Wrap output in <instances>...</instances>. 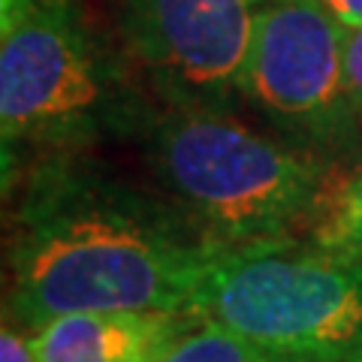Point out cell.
Segmentation results:
<instances>
[{
	"label": "cell",
	"instance_id": "8",
	"mask_svg": "<svg viewBox=\"0 0 362 362\" xmlns=\"http://www.w3.org/2000/svg\"><path fill=\"white\" fill-rule=\"evenodd\" d=\"M187 326L163 350L157 362H293L287 356L275 354V350L254 344L251 338L226 329L221 323L197 320L194 329H187Z\"/></svg>",
	"mask_w": 362,
	"mask_h": 362
},
{
	"label": "cell",
	"instance_id": "7",
	"mask_svg": "<svg viewBox=\"0 0 362 362\" xmlns=\"http://www.w3.org/2000/svg\"><path fill=\"white\" fill-rule=\"evenodd\" d=\"M194 320L169 311H82L30 332L37 362H157Z\"/></svg>",
	"mask_w": 362,
	"mask_h": 362
},
{
	"label": "cell",
	"instance_id": "12",
	"mask_svg": "<svg viewBox=\"0 0 362 362\" xmlns=\"http://www.w3.org/2000/svg\"><path fill=\"white\" fill-rule=\"evenodd\" d=\"M323 4L332 9V16L341 21L347 30L362 25V0H323Z\"/></svg>",
	"mask_w": 362,
	"mask_h": 362
},
{
	"label": "cell",
	"instance_id": "4",
	"mask_svg": "<svg viewBox=\"0 0 362 362\" xmlns=\"http://www.w3.org/2000/svg\"><path fill=\"white\" fill-rule=\"evenodd\" d=\"M136 124H148L142 100L73 0H0L4 157L25 145H85Z\"/></svg>",
	"mask_w": 362,
	"mask_h": 362
},
{
	"label": "cell",
	"instance_id": "9",
	"mask_svg": "<svg viewBox=\"0 0 362 362\" xmlns=\"http://www.w3.org/2000/svg\"><path fill=\"white\" fill-rule=\"evenodd\" d=\"M314 242L338 254L362 257V169L332 199L314 233Z\"/></svg>",
	"mask_w": 362,
	"mask_h": 362
},
{
	"label": "cell",
	"instance_id": "5",
	"mask_svg": "<svg viewBox=\"0 0 362 362\" xmlns=\"http://www.w3.org/2000/svg\"><path fill=\"white\" fill-rule=\"evenodd\" d=\"M344 40L347 28L323 0L257 6L242 100L308 154L341 145L359 124L344 82Z\"/></svg>",
	"mask_w": 362,
	"mask_h": 362
},
{
	"label": "cell",
	"instance_id": "13",
	"mask_svg": "<svg viewBox=\"0 0 362 362\" xmlns=\"http://www.w3.org/2000/svg\"><path fill=\"white\" fill-rule=\"evenodd\" d=\"M259 4H272V0H254V6H259Z\"/></svg>",
	"mask_w": 362,
	"mask_h": 362
},
{
	"label": "cell",
	"instance_id": "11",
	"mask_svg": "<svg viewBox=\"0 0 362 362\" xmlns=\"http://www.w3.org/2000/svg\"><path fill=\"white\" fill-rule=\"evenodd\" d=\"M0 362H37L33 356V341L30 335H25L16 323H4V332H0Z\"/></svg>",
	"mask_w": 362,
	"mask_h": 362
},
{
	"label": "cell",
	"instance_id": "10",
	"mask_svg": "<svg viewBox=\"0 0 362 362\" xmlns=\"http://www.w3.org/2000/svg\"><path fill=\"white\" fill-rule=\"evenodd\" d=\"M344 82L350 109H354L356 121H362V25L347 30L344 40Z\"/></svg>",
	"mask_w": 362,
	"mask_h": 362
},
{
	"label": "cell",
	"instance_id": "1",
	"mask_svg": "<svg viewBox=\"0 0 362 362\" xmlns=\"http://www.w3.org/2000/svg\"><path fill=\"white\" fill-rule=\"evenodd\" d=\"M209 247L160 194L54 157L16 211L13 320L33 332L82 311L187 314Z\"/></svg>",
	"mask_w": 362,
	"mask_h": 362
},
{
	"label": "cell",
	"instance_id": "2",
	"mask_svg": "<svg viewBox=\"0 0 362 362\" xmlns=\"http://www.w3.org/2000/svg\"><path fill=\"white\" fill-rule=\"evenodd\" d=\"M142 151L157 194L211 247L290 239L320 202V160L230 112L166 109Z\"/></svg>",
	"mask_w": 362,
	"mask_h": 362
},
{
	"label": "cell",
	"instance_id": "3",
	"mask_svg": "<svg viewBox=\"0 0 362 362\" xmlns=\"http://www.w3.org/2000/svg\"><path fill=\"white\" fill-rule=\"evenodd\" d=\"M187 314L293 362H362V257L293 239L209 247Z\"/></svg>",
	"mask_w": 362,
	"mask_h": 362
},
{
	"label": "cell",
	"instance_id": "6",
	"mask_svg": "<svg viewBox=\"0 0 362 362\" xmlns=\"http://www.w3.org/2000/svg\"><path fill=\"white\" fill-rule=\"evenodd\" d=\"M124 45L166 109L230 112L242 100L254 0H118Z\"/></svg>",
	"mask_w": 362,
	"mask_h": 362
}]
</instances>
